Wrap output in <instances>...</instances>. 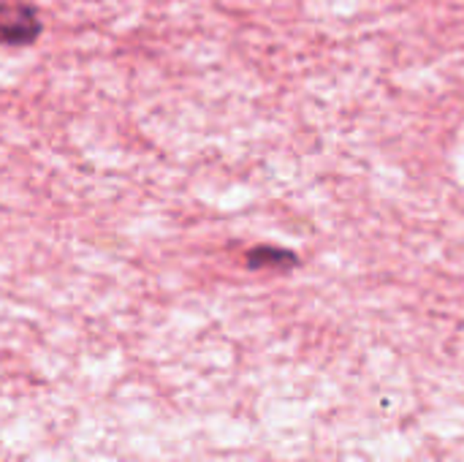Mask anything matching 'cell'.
<instances>
[{
    "label": "cell",
    "mask_w": 464,
    "mask_h": 462,
    "mask_svg": "<svg viewBox=\"0 0 464 462\" xmlns=\"http://www.w3.org/2000/svg\"><path fill=\"white\" fill-rule=\"evenodd\" d=\"M44 25L35 5L22 0H0V46H27L41 35Z\"/></svg>",
    "instance_id": "1"
},
{
    "label": "cell",
    "mask_w": 464,
    "mask_h": 462,
    "mask_svg": "<svg viewBox=\"0 0 464 462\" xmlns=\"http://www.w3.org/2000/svg\"><path fill=\"white\" fill-rule=\"evenodd\" d=\"M296 264V256L291 251H283V248H253L247 253V267L250 270H264V267H272V270H288Z\"/></svg>",
    "instance_id": "2"
}]
</instances>
